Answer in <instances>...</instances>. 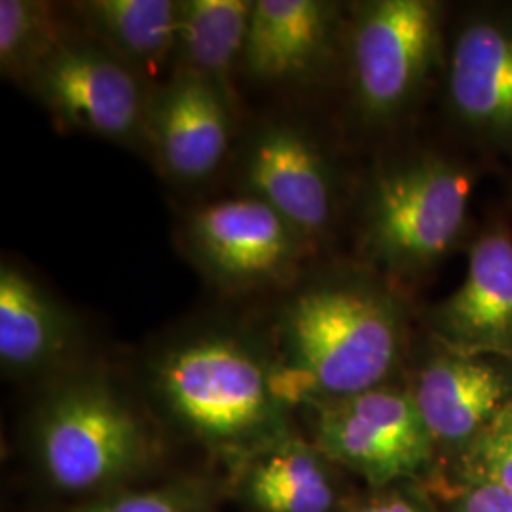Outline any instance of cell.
Here are the masks:
<instances>
[{
	"label": "cell",
	"mask_w": 512,
	"mask_h": 512,
	"mask_svg": "<svg viewBox=\"0 0 512 512\" xmlns=\"http://www.w3.org/2000/svg\"><path fill=\"white\" fill-rule=\"evenodd\" d=\"M410 317L406 287L361 262L313 279L279 313L277 397L321 403L387 384L403 359Z\"/></svg>",
	"instance_id": "cell-1"
},
{
	"label": "cell",
	"mask_w": 512,
	"mask_h": 512,
	"mask_svg": "<svg viewBox=\"0 0 512 512\" xmlns=\"http://www.w3.org/2000/svg\"><path fill=\"white\" fill-rule=\"evenodd\" d=\"M473 158L414 150L378 165L363 188L357 262L408 289L475 236Z\"/></svg>",
	"instance_id": "cell-2"
},
{
	"label": "cell",
	"mask_w": 512,
	"mask_h": 512,
	"mask_svg": "<svg viewBox=\"0 0 512 512\" xmlns=\"http://www.w3.org/2000/svg\"><path fill=\"white\" fill-rule=\"evenodd\" d=\"M450 8L439 0H368L346 25L351 103L372 131L404 122L439 84Z\"/></svg>",
	"instance_id": "cell-3"
},
{
	"label": "cell",
	"mask_w": 512,
	"mask_h": 512,
	"mask_svg": "<svg viewBox=\"0 0 512 512\" xmlns=\"http://www.w3.org/2000/svg\"><path fill=\"white\" fill-rule=\"evenodd\" d=\"M169 412L202 439L238 446L274 433L283 401L274 368L230 336H202L169 349L156 366Z\"/></svg>",
	"instance_id": "cell-4"
},
{
	"label": "cell",
	"mask_w": 512,
	"mask_h": 512,
	"mask_svg": "<svg viewBox=\"0 0 512 512\" xmlns=\"http://www.w3.org/2000/svg\"><path fill=\"white\" fill-rule=\"evenodd\" d=\"M33 439L40 469L65 492L110 488L143 469L150 456L141 418L99 380L54 391L38 410Z\"/></svg>",
	"instance_id": "cell-5"
},
{
	"label": "cell",
	"mask_w": 512,
	"mask_h": 512,
	"mask_svg": "<svg viewBox=\"0 0 512 512\" xmlns=\"http://www.w3.org/2000/svg\"><path fill=\"white\" fill-rule=\"evenodd\" d=\"M439 88L463 152L512 164V2H475L450 16Z\"/></svg>",
	"instance_id": "cell-6"
},
{
	"label": "cell",
	"mask_w": 512,
	"mask_h": 512,
	"mask_svg": "<svg viewBox=\"0 0 512 512\" xmlns=\"http://www.w3.org/2000/svg\"><path fill=\"white\" fill-rule=\"evenodd\" d=\"M315 439L374 488L418 475L437 452L408 387L391 384L317 403Z\"/></svg>",
	"instance_id": "cell-7"
},
{
	"label": "cell",
	"mask_w": 512,
	"mask_h": 512,
	"mask_svg": "<svg viewBox=\"0 0 512 512\" xmlns=\"http://www.w3.org/2000/svg\"><path fill=\"white\" fill-rule=\"evenodd\" d=\"M408 391L437 450L459 458L512 404V359L448 348L427 334Z\"/></svg>",
	"instance_id": "cell-8"
},
{
	"label": "cell",
	"mask_w": 512,
	"mask_h": 512,
	"mask_svg": "<svg viewBox=\"0 0 512 512\" xmlns=\"http://www.w3.org/2000/svg\"><path fill=\"white\" fill-rule=\"evenodd\" d=\"M27 82L42 105L69 128L126 143L147 131L141 84L116 55L67 44Z\"/></svg>",
	"instance_id": "cell-9"
},
{
	"label": "cell",
	"mask_w": 512,
	"mask_h": 512,
	"mask_svg": "<svg viewBox=\"0 0 512 512\" xmlns=\"http://www.w3.org/2000/svg\"><path fill=\"white\" fill-rule=\"evenodd\" d=\"M186 239L203 270L234 289L279 281L308 245L270 205L253 196L198 209L188 220Z\"/></svg>",
	"instance_id": "cell-10"
},
{
	"label": "cell",
	"mask_w": 512,
	"mask_h": 512,
	"mask_svg": "<svg viewBox=\"0 0 512 512\" xmlns=\"http://www.w3.org/2000/svg\"><path fill=\"white\" fill-rule=\"evenodd\" d=\"M427 334L448 348L512 359V230L497 217L476 230L458 289L425 311Z\"/></svg>",
	"instance_id": "cell-11"
},
{
	"label": "cell",
	"mask_w": 512,
	"mask_h": 512,
	"mask_svg": "<svg viewBox=\"0 0 512 512\" xmlns=\"http://www.w3.org/2000/svg\"><path fill=\"white\" fill-rule=\"evenodd\" d=\"M245 181L308 245L327 238L336 219V175L319 145L302 129L277 124L251 143Z\"/></svg>",
	"instance_id": "cell-12"
},
{
	"label": "cell",
	"mask_w": 512,
	"mask_h": 512,
	"mask_svg": "<svg viewBox=\"0 0 512 512\" xmlns=\"http://www.w3.org/2000/svg\"><path fill=\"white\" fill-rule=\"evenodd\" d=\"M232 99L200 74L181 71L148 105L147 133L169 175L202 181L226 156Z\"/></svg>",
	"instance_id": "cell-13"
},
{
	"label": "cell",
	"mask_w": 512,
	"mask_h": 512,
	"mask_svg": "<svg viewBox=\"0 0 512 512\" xmlns=\"http://www.w3.org/2000/svg\"><path fill=\"white\" fill-rule=\"evenodd\" d=\"M340 38V8L332 2L256 0L243 63L266 82L310 78L334 59Z\"/></svg>",
	"instance_id": "cell-14"
},
{
	"label": "cell",
	"mask_w": 512,
	"mask_h": 512,
	"mask_svg": "<svg viewBox=\"0 0 512 512\" xmlns=\"http://www.w3.org/2000/svg\"><path fill=\"white\" fill-rule=\"evenodd\" d=\"M71 340L67 315L18 268H0V361L12 372L55 363Z\"/></svg>",
	"instance_id": "cell-15"
},
{
	"label": "cell",
	"mask_w": 512,
	"mask_h": 512,
	"mask_svg": "<svg viewBox=\"0 0 512 512\" xmlns=\"http://www.w3.org/2000/svg\"><path fill=\"white\" fill-rule=\"evenodd\" d=\"M76 6L93 33L129 69L158 73L175 54L179 2L90 0Z\"/></svg>",
	"instance_id": "cell-16"
},
{
	"label": "cell",
	"mask_w": 512,
	"mask_h": 512,
	"mask_svg": "<svg viewBox=\"0 0 512 512\" xmlns=\"http://www.w3.org/2000/svg\"><path fill=\"white\" fill-rule=\"evenodd\" d=\"M253 6L249 0L179 2L175 54L183 61V71L211 80L230 99V73L243 57Z\"/></svg>",
	"instance_id": "cell-17"
},
{
	"label": "cell",
	"mask_w": 512,
	"mask_h": 512,
	"mask_svg": "<svg viewBox=\"0 0 512 512\" xmlns=\"http://www.w3.org/2000/svg\"><path fill=\"white\" fill-rule=\"evenodd\" d=\"M249 495L262 512H330L336 501L323 459L300 440L277 442L256 459Z\"/></svg>",
	"instance_id": "cell-18"
},
{
	"label": "cell",
	"mask_w": 512,
	"mask_h": 512,
	"mask_svg": "<svg viewBox=\"0 0 512 512\" xmlns=\"http://www.w3.org/2000/svg\"><path fill=\"white\" fill-rule=\"evenodd\" d=\"M69 42L63 21L48 2H0V69L16 80H29Z\"/></svg>",
	"instance_id": "cell-19"
},
{
	"label": "cell",
	"mask_w": 512,
	"mask_h": 512,
	"mask_svg": "<svg viewBox=\"0 0 512 512\" xmlns=\"http://www.w3.org/2000/svg\"><path fill=\"white\" fill-rule=\"evenodd\" d=\"M465 475L482 476L512 494V404L461 456Z\"/></svg>",
	"instance_id": "cell-20"
},
{
	"label": "cell",
	"mask_w": 512,
	"mask_h": 512,
	"mask_svg": "<svg viewBox=\"0 0 512 512\" xmlns=\"http://www.w3.org/2000/svg\"><path fill=\"white\" fill-rule=\"evenodd\" d=\"M71 512H205V505L200 492L167 486L93 499Z\"/></svg>",
	"instance_id": "cell-21"
},
{
	"label": "cell",
	"mask_w": 512,
	"mask_h": 512,
	"mask_svg": "<svg viewBox=\"0 0 512 512\" xmlns=\"http://www.w3.org/2000/svg\"><path fill=\"white\" fill-rule=\"evenodd\" d=\"M454 512H512V494L482 476L463 473Z\"/></svg>",
	"instance_id": "cell-22"
},
{
	"label": "cell",
	"mask_w": 512,
	"mask_h": 512,
	"mask_svg": "<svg viewBox=\"0 0 512 512\" xmlns=\"http://www.w3.org/2000/svg\"><path fill=\"white\" fill-rule=\"evenodd\" d=\"M349 512H433L416 495L401 490H391L387 494L376 495L353 507Z\"/></svg>",
	"instance_id": "cell-23"
}]
</instances>
